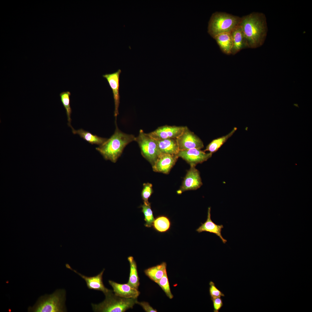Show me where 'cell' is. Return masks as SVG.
Wrapping results in <instances>:
<instances>
[{
  "mask_svg": "<svg viewBox=\"0 0 312 312\" xmlns=\"http://www.w3.org/2000/svg\"><path fill=\"white\" fill-rule=\"evenodd\" d=\"M161 153L177 155L179 150L177 139L155 140Z\"/></svg>",
  "mask_w": 312,
  "mask_h": 312,
  "instance_id": "e0dca14e",
  "label": "cell"
},
{
  "mask_svg": "<svg viewBox=\"0 0 312 312\" xmlns=\"http://www.w3.org/2000/svg\"><path fill=\"white\" fill-rule=\"evenodd\" d=\"M233 46L231 54L235 55L242 49L248 48L242 28L240 25L231 32Z\"/></svg>",
  "mask_w": 312,
  "mask_h": 312,
  "instance_id": "2e32d148",
  "label": "cell"
},
{
  "mask_svg": "<svg viewBox=\"0 0 312 312\" xmlns=\"http://www.w3.org/2000/svg\"><path fill=\"white\" fill-rule=\"evenodd\" d=\"M141 207L142 208V212L144 216L145 222L144 225L146 227H151L152 226L155 220L151 204L146 205L144 203L141 205Z\"/></svg>",
  "mask_w": 312,
  "mask_h": 312,
  "instance_id": "d4e9b609",
  "label": "cell"
},
{
  "mask_svg": "<svg viewBox=\"0 0 312 312\" xmlns=\"http://www.w3.org/2000/svg\"><path fill=\"white\" fill-rule=\"evenodd\" d=\"M202 185V182L199 171L195 167L190 166L184 179L180 189L178 193L189 190H196Z\"/></svg>",
  "mask_w": 312,
  "mask_h": 312,
  "instance_id": "30bf717a",
  "label": "cell"
},
{
  "mask_svg": "<svg viewBox=\"0 0 312 312\" xmlns=\"http://www.w3.org/2000/svg\"><path fill=\"white\" fill-rule=\"evenodd\" d=\"M130 266V272L128 284L133 287L138 289L140 285L136 263L132 256L128 257Z\"/></svg>",
  "mask_w": 312,
  "mask_h": 312,
  "instance_id": "7402d4cb",
  "label": "cell"
},
{
  "mask_svg": "<svg viewBox=\"0 0 312 312\" xmlns=\"http://www.w3.org/2000/svg\"><path fill=\"white\" fill-rule=\"evenodd\" d=\"M171 226V222L170 219L164 215H160L156 217L152 225L155 231L161 233L168 231Z\"/></svg>",
  "mask_w": 312,
  "mask_h": 312,
  "instance_id": "603a6c76",
  "label": "cell"
},
{
  "mask_svg": "<svg viewBox=\"0 0 312 312\" xmlns=\"http://www.w3.org/2000/svg\"><path fill=\"white\" fill-rule=\"evenodd\" d=\"M71 129L73 134H78L81 138L92 144H95L100 145L107 139L94 135L82 129L76 130L73 127Z\"/></svg>",
  "mask_w": 312,
  "mask_h": 312,
  "instance_id": "ffe728a7",
  "label": "cell"
},
{
  "mask_svg": "<svg viewBox=\"0 0 312 312\" xmlns=\"http://www.w3.org/2000/svg\"><path fill=\"white\" fill-rule=\"evenodd\" d=\"M178 158L177 155L161 153L152 165L153 171L165 174H168Z\"/></svg>",
  "mask_w": 312,
  "mask_h": 312,
  "instance_id": "8fae6325",
  "label": "cell"
},
{
  "mask_svg": "<svg viewBox=\"0 0 312 312\" xmlns=\"http://www.w3.org/2000/svg\"><path fill=\"white\" fill-rule=\"evenodd\" d=\"M212 301L214 312H218L223 305V301L221 297L211 300Z\"/></svg>",
  "mask_w": 312,
  "mask_h": 312,
  "instance_id": "f1b7e54d",
  "label": "cell"
},
{
  "mask_svg": "<svg viewBox=\"0 0 312 312\" xmlns=\"http://www.w3.org/2000/svg\"><path fill=\"white\" fill-rule=\"evenodd\" d=\"M116 128L114 134L103 143L96 148L106 160L115 163L129 144L135 140L132 134L125 133L118 129L116 121Z\"/></svg>",
  "mask_w": 312,
  "mask_h": 312,
  "instance_id": "7a4b0ae2",
  "label": "cell"
},
{
  "mask_svg": "<svg viewBox=\"0 0 312 312\" xmlns=\"http://www.w3.org/2000/svg\"><path fill=\"white\" fill-rule=\"evenodd\" d=\"M137 304L141 306L146 312H157V311L156 309H153L151 307L148 302H138Z\"/></svg>",
  "mask_w": 312,
  "mask_h": 312,
  "instance_id": "f546056e",
  "label": "cell"
},
{
  "mask_svg": "<svg viewBox=\"0 0 312 312\" xmlns=\"http://www.w3.org/2000/svg\"><path fill=\"white\" fill-rule=\"evenodd\" d=\"M121 72V70L119 69L114 73L103 75V77L107 81L112 90L115 105L114 116L116 118V121L119 114L118 107L120 103L119 78Z\"/></svg>",
  "mask_w": 312,
  "mask_h": 312,
  "instance_id": "7c38bea8",
  "label": "cell"
},
{
  "mask_svg": "<svg viewBox=\"0 0 312 312\" xmlns=\"http://www.w3.org/2000/svg\"><path fill=\"white\" fill-rule=\"evenodd\" d=\"M211 207L208 208L207 218L206 221L203 223L196 230L199 233L206 231L213 233L218 236L224 244H225L227 241L224 238L221 234L222 229L224 227L222 225H219L215 223L211 219Z\"/></svg>",
  "mask_w": 312,
  "mask_h": 312,
  "instance_id": "9a60e30c",
  "label": "cell"
},
{
  "mask_svg": "<svg viewBox=\"0 0 312 312\" xmlns=\"http://www.w3.org/2000/svg\"><path fill=\"white\" fill-rule=\"evenodd\" d=\"M109 283L113 289L114 294L119 296L127 298H137L140 292L136 289L127 283L121 284L111 280Z\"/></svg>",
  "mask_w": 312,
  "mask_h": 312,
  "instance_id": "5bb4252c",
  "label": "cell"
},
{
  "mask_svg": "<svg viewBox=\"0 0 312 312\" xmlns=\"http://www.w3.org/2000/svg\"><path fill=\"white\" fill-rule=\"evenodd\" d=\"M153 193L152 185L150 183H144L141 196L144 203L146 205L149 204L148 199Z\"/></svg>",
  "mask_w": 312,
  "mask_h": 312,
  "instance_id": "4316f807",
  "label": "cell"
},
{
  "mask_svg": "<svg viewBox=\"0 0 312 312\" xmlns=\"http://www.w3.org/2000/svg\"><path fill=\"white\" fill-rule=\"evenodd\" d=\"M186 127L166 125L158 127L148 134L155 140L177 139L182 133Z\"/></svg>",
  "mask_w": 312,
  "mask_h": 312,
  "instance_id": "9c48e42d",
  "label": "cell"
},
{
  "mask_svg": "<svg viewBox=\"0 0 312 312\" xmlns=\"http://www.w3.org/2000/svg\"><path fill=\"white\" fill-rule=\"evenodd\" d=\"M66 265L67 268L75 272L84 280L89 289L101 291L105 294L110 290L105 286L103 282V276L105 270L104 269L97 275L89 277L79 273L73 269L68 264H66Z\"/></svg>",
  "mask_w": 312,
  "mask_h": 312,
  "instance_id": "4fadbf2b",
  "label": "cell"
},
{
  "mask_svg": "<svg viewBox=\"0 0 312 312\" xmlns=\"http://www.w3.org/2000/svg\"><path fill=\"white\" fill-rule=\"evenodd\" d=\"M177 140L179 151L192 148L201 149L204 147L203 143L201 139L186 126Z\"/></svg>",
  "mask_w": 312,
  "mask_h": 312,
  "instance_id": "52a82bcc",
  "label": "cell"
},
{
  "mask_svg": "<svg viewBox=\"0 0 312 312\" xmlns=\"http://www.w3.org/2000/svg\"><path fill=\"white\" fill-rule=\"evenodd\" d=\"M209 285V293L211 300L225 296L224 294L216 287L213 282L210 281Z\"/></svg>",
  "mask_w": 312,
  "mask_h": 312,
  "instance_id": "83f0119b",
  "label": "cell"
},
{
  "mask_svg": "<svg viewBox=\"0 0 312 312\" xmlns=\"http://www.w3.org/2000/svg\"><path fill=\"white\" fill-rule=\"evenodd\" d=\"M166 263L163 262L160 264L145 270V274L150 279L157 283L167 273Z\"/></svg>",
  "mask_w": 312,
  "mask_h": 312,
  "instance_id": "d6986e66",
  "label": "cell"
},
{
  "mask_svg": "<svg viewBox=\"0 0 312 312\" xmlns=\"http://www.w3.org/2000/svg\"><path fill=\"white\" fill-rule=\"evenodd\" d=\"M135 141L139 145L143 156L153 165L161 153L156 140L140 129Z\"/></svg>",
  "mask_w": 312,
  "mask_h": 312,
  "instance_id": "8992f818",
  "label": "cell"
},
{
  "mask_svg": "<svg viewBox=\"0 0 312 312\" xmlns=\"http://www.w3.org/2000/svg\"><path fill=\"white\" fill-rule=\"evenodd\" d=\"M71 95L69 91L63 92L60 94L61 102L65 109L68 120V125L71 128V108L70 106V96Z\"/></svg>",
  "mask_w": 312,
  "mask_h": 312,
  "instance_id": "cb8c5ba5",
  "label": "cell"
},
{
  "mask_svg": "<svg viewBox=\"0 0 312 312\" xmlns=\"http://www.w3.org/2000/svg\"><path fill=\"white\" fill-rule=\"evenodd\" d=\"M241 19V17L226 12H215L208 22L207 32L213 38L220 34L231 32L239 25Z\"/></svg>",
  "mask_w": 312,
  "mask_h": 312,
  "instance_id": "3957f363",
  "label": "cell"
},
{
  "mask_svg": "<svg viewBox=\"0 0 312 312\" xmlns=\"http://www.w3.org/2000/svg\"><path fill=\"white\" fill-rule=\"evenodd\" d=\"M105 300L98 304H92L93 311L99 312H124L137 304V298H127L116 295L110 290L105 294Z\"/></svg>",
  "mask_w": 312,
  "mask_h": 312,
  "instance_id": "5b68a950",
  "label": "cell"
},
{
  "mask_svg": "<svg viewBox=\"0 0 312 312\" xmlns=\"http://www.w3.org/2000/svg\"><path fill=\"white\" fill-rule=\"evenodd\" d=\"M248 48H255L262 45L267 32L265 15L253 12L241 17L239 24Z\"/></svg>",
  "mask_w": 312,
  "mask_h": 312,
  "instance_id": "6da1fadb",
  "label": "cell"
},
{
  "mask_svg": "<svg viewBox=\"0 0 312 312\" xmlns=\"http://www.w3.org/2000/svg\"><path fill=\"white\" fill-rule=\"evenodd\" d=\"M237 130V128L235 127L227 134L213 140L207 146L204 151L205 152L208 151L212 154L216 152L233 135Z\"/></svg>",
  "mask_w": 312,
  "mask_h": 312,
  "instance_id": "44dd1931",
  "label": "cell"
},
{
  "mask_svg": "<svg viewBox=\"0 0 312 312\" xmlns=\"http://www.w3.org/2000/svg\"><path fill=\"white\" fill-rule=\"evenodd\" d=\"M157 283L161 288L170 299L173 298V296L170 291L167 273L165 274Z\"/></svg>",
  "mask_w": 312,
  "mask_h": 312,
  "instance_id": "484cf974",
  "label": "cell"
},
{
  "mask_svg": "<svg viewBox=\"0 0 312 312\" xmlns=\"http://www.w3.org/2000/svg\"><path fill=\"white\" fill-rule=\"evenodd\" d=\"M66 294L64 290L60 289L56 290L52 294L42 296L33 307L28 308V311L34 312H66Z\"/></svg>",
  "mask_w": 312,
  "mask_h": 312,
  "instance_id": "277c9868",
  "label": "cell"
},
{
  "mask_svg": "<svg viewBox=\"0 0 312 312\" xmlns=\"http://www.w3.org/2000/svg\"><path fill=\"white\" fill-rule=\"evenodd\" d=\"M214 39L223 53L227 55L231 54L233 43L231 32L220 34Z\"/></svg>",
  "mask_w": 312,
  "mask_h": 312,
  "instance_id": "ac0fdd59",
  "label": "cell"
},
{
  "mask_svg": "<svg viewBox=\"0 0 312 312\" xmlns=\"http://www.w3.org/2000/svg\"><path fill=\"white\" fill-rule=\"evenodd\" d=\"M212 154L206 153L201 149L192 148L185 150L179 151L177 154L189 164L190 166L195 167L199 164L207 161L211 158Z\"/></svg>",
  "mask_w": 312,
  "mask_h": 312,
  "instance_id": "ba28073f",
  "label": "cell"
}]
</instances>
